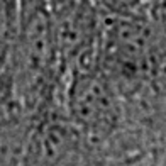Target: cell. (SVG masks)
<instances>
[{
  "mask_svg": "<svg viewBox=\"0 0 166 166\" xmlns=\"http://www.w3.org/2000/svg\"><path fill=\"white\" fill-rule=\"evenodd\" d=\"M21 22V0H0V71L5 66L17 37Z\"/></svg>",
  "mask_w": 166,
  "mask_h": 166,
  "instance_id": "4",
  "label": "cell"
},
{
  "mask_svg": "<svg viewBox=\"0 0 166 166\" xmlns=\"http://www.w3.org/2000/svg\"><path fill=\"white\" fill-rule=\"evenodd\" d=\"M61 105L71 126L115 163L126 126L124 98L97 63L66 73Z\"/></svg>",
  "mask_w": 166,
  "mask_h": 166,
  "instance_id": "1",
  "label": "cell"
},
{
  "mask_svg": "<svg viewBox=\"0 0 166 166\" xmlns=\"http://www.w3.org/2000/svg\"><path fill=\"white\" fill-rule=\"evenodd\" d=\"M153 59V21L148 17H103L97 66L122 98L149 82Z\"/></svg>",
  "mask_w": 166,
  "mask_h": 166,
  "instance_id": "2",
  "label": "cell"
},
{
  "mask_svg": "<svg viewBox=\"0 0 166 166\" xmlns=\"http://www.w3.org/2000/svg\"><path fill=\"white\" fill-rule=\"evenodd\" d=\"M63 80L68 71L97 63L103 15L90 0H48Z\"/></svg>",
  "mask_w": 166,
  "mask_h": 166,
  "instance_id": "3",
  "label": "cell"
},
{
  "mask_svg": "<svg viewBox=\"0 0 166 166\" xmlns=\"http://www.w3.org/2000/svg\"><path fill=\"white\" fill-rule=\"evenodd\" d=\"M103 17H148L159 0H90Z\"/></svg>",
  "mask_w": 166,
  "mask_h": 166,
  "instance_id": "5",
  "label": "cell"
}]
</instances>
